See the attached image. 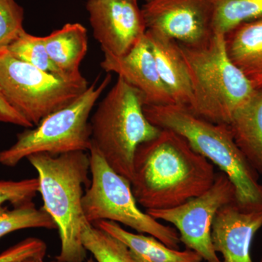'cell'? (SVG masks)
Masks as SVG:
<instances>
[{
	"instance_id": "9",
	"label": "cell",
	"mask_w": 262,
	"mask_h": 262,
	"mask_svg": "<svg viewBox=\"0 0 262 262\" xmlns=\"http://www.w3.org/2000/svg\"><path fill=\"white\" fill-rule=\"evenodd\" d=\"M232 202H235V189L228 177L220 172L213 185L201 195L173 208L146 212L155 220L172 224L181 243L205 261L222 262L212 244V225L219 210Z\"/></svg>"
},
{
	"instance_id": "31",
	"label": "cell",
	"mask_w": 262,
	"mask_h": 262,
	"mask_svg": "<svg viewBox=\"0 0 262 262\" xmlns=\"http://www.w3.org/2000/svg\"><path fill=\"white\" fill-rule=\"evenodd\" d=\"M260 262H262V256H261V261H260Z\"/></svg>"
},
{
	"instance_id": "7",
	"label": "cell",
	"mask_w": 262,
	"mask_h": 262,
	"mask_svg": "<svg viewBox=\"0 0 262 262\" xmlns=\"http://www.w3.org/2000/svg\"><path fill=\"white\" fill-rule=\"evenodd\" d=\"M90 151L91 184L82 198L84 218L91 225L99 221L117 222L149 234L169 248L179 250L177 229L164 225L138 207L131 183L106 163L94 146Z\"/></svg>"
},
{
	"instance_id": "11",
	"label": "cell",
	"mask_w": 262,
	"mask_h": 262,
	"mask_svg": "<svg viewBox=\"0 0 262 262\" xmlns=\"http://www.w3.org/2000/svg\"><path fill=\"white\" fill-rule=\"evenodd\" d=\"M86 8L94 37L104 54L125 56L145 36V23L136 3L125 0H89Z\"/></svg>"
},
{
	"instance_id": "24",
	"label": "cell",
	"mask_w": 262,
	"mask_h": 262,
	"mask_svg": "<svg viewBox=\"0 0 262 262\" xmlns=\"http://www.w3.org/2000/svg\"><path fill=\"white\" fill-rule=\"evenodd\" d=\"M39 192L38 178L20 181L0 180V206L10 203L13 206L32 201Z\"/></svg>"
},
{
	"instance_id": "12",
	"label": "cell",
	"mask_w": 262,
	"mask_h": 262,
	"mask_svg": "<svg viewBox=\"0 0 262 262\" xmlns=\"http://www.w3.org/2000/svg\"><path fill=\"white\" fill-rule=\"evenodd\" d=\"M101 67L108 73H116L118 77L140 91L144 97V106L174 104L173 98L160 78L145 36L125 56L104 54Z\"/></svg>"
},
{
	"instance_id": "3",
	"label": "cell",
	"mask_w": 262,
	"mask_h": 262,
	"mask_svg": "<svg viewBox=\"0 0 262 262\" xmlns=\"http://www.w3.org/2000/svg\"><path fill=\"white\" fill-rule=\"evenodd\" d=\"M27 160L37 170L42 208L57 226L61 239L59 262H84L87 251L81 241L85 223L82 201L89 179L90 155L79 151L59 155L37 153Z\"/></svg>"
},
{
	"instance_id": "5",
	"label": "cell",
	"mask_w": 262,
	"mask_h": 262,
	"mask_svg": "<svg viewBox=\"0 0 262 262\" xmlns=\"http://www.w3.org/2000/svg\"><path fill=\"white\" fill-rule=\"evenodd\" d=\"M144 105L140 91L118 77L90 120L92 145L114 170L130 182L138 146L161 131L146 118Z\"/></svg>"
},
{
	"instance_id": "15",
	"label": "cell",
	"mask_w": 262,
	"mask_h": 262,
	"mask_svg": "<svg viewBox=\"0 0 262 262\" xmlns=\"http://www.w3.org/2000/svg\"><path fill=\"white\" fill-rule=\"evenodd\" d=\"M230 61L254 89H262V16L237 24L224 34Z\"/></svg>"
},
{
	"instance_id": "20",
	"label": "cell",
	"mask_w": 262,
	"mask_h": 262,
	"mask_svg": "<svg viewBox=\"0 0 262 262\" xmlns=\"http://www.w3.org/2000/svg\"><path fill=\"white\" fill-rule=\"evenodd\" d=\"M213 32L225 34L237 24L262 16V0H210Z\"/></svg>"
},
{
	"instance_id": "18",
	"label": "cell",
	"mask_w": 262,
	"mask_h": 262,
	"mask_svg": "<svg viewBox=\"0 0 262 262\" xmlns=\"http://www.w3.org/2000/svg\"><path fill=\"white\" fill-rule=\"evenodd\" d=\"M52 61L68 75H80L81 62L89 48L87 29L79 23L67 24L62 28L43 37Z\"/></svg>"
},
{
	"instance_id": "8",
	"label": "cell",
	"mask_w": 262,
	"mask_h": 262,
	"mask_svg": "<svg viewBox=\"0 0 262 262\" xmlns=\"http://www.w3.org/2000/svg\"><path fill=\"white\" fill-rule=\"evenodd\" d=\"M89 87L82 74L50 73L20 61L8 51L0 54V89L34 127L50 114L73 103Z\"/></svg>"
},
{
	"instance_id": "10",
	"label": "cell",
	"mask_w": 262,
	"mask_h": 262,
	"mask_svg": "<svg viewBox=\"0 0 262 262\" xmlns=\"http://www.w3.org/2000/svg\"><path fill=\"white\" fill-rule=\"evenodd\" d=\"M141 10L146 30L180 44L199 46L214 34L210 0H148Z\"/></svg>"
},
{
	"instance_id": "16",
	"label": "cell",
	"mask_w": 262,
	"mask_h": 262,
	"mask_svg": "<svg viewBox=\"0 0 262 262\" xmlns=\"http://www.w3.org/2000/svg\"><path fill=\"white\" fill-rule=\"evenodd\" d=\"M92 225L125 245L134 262H202L203 260L192 250L173 249L153 236L128 232L117 222L99 221Z\"/></svg>"
},
{
	"instance_id": "4",
	"label": "cell",
	"mask_w": 262,
	"mask_h": 262,
	"mask_svg": "<svg viewBox=\"0 0 262 262\" xmlns=\"http://www.w3.org/2000/svg\"><path fill=\"white\" fill-rule=\"evenodd\" d=\"M179 44L192 84V100L188 110L208 121L229 125L256 90L229 59L225 35L214 33L199 46Z\"/></svg>"
},
{
	"instance_id": "14",
	"label": "cell",
	"mask_w": 262,
	"mask_h": 262,
	"mask_svg": "<svg viewBox=\"0 0 262 262\" xmlns=\"http://www.w3.org/2000/svg\"><path fill=\"white\" fill-rule=\"evenodd\" d=\"M145 37L160 78L168 90L174 104L189 108L192 100V84L179 42L148 30Z\"/></svg>"
},
{
	"instance_id": "27",
	"label": "cell",
	"mask_w": 262,
	"mask_h": 262,
	"mask_svg": "<svg viewBox=\"0 0 262 262\" xmlns=\"http://www.w3.org/2000/svg\"><path fill=\"white\" fill-rule=\"evenodd\" d=\"M45 256H34L32 257L24 258L18 262H44Z\"/></svg>"
},
{
	"instance_id": "29",
	"label": "cell",
	"mask_w": 262,
	"mask_h": 262,
	"mask_svg": "<svg viewBox=\"0 0 262 262\" xmlns=\"http://www.w3.org/2000/svg\"><path fill=\"white\" fill-rule=\"evenodd\" d=\"M125 1L130 2V3H136V4H137L138 0H125Z\"/></svg>"
},
{
	"instance_id": "6",
	"label": "cell",
	"mask_w": 262,
	"mask_h": 262,
	"mask_svg": "<svg viewBox=\"0 0 262 262\" xmlns=\"http://www.w3.org/2000/svg\"><path fill=\"white\" fill-rule=\"evenodd\" d=\"M111 81L110 74L99 84L95 81L73 103L50 114L35 127L19 133L13 145L0 151V165L15 167L37 153L59 155L89 151L92 146L90 115Z\"/></svg>"
},
{
	"instance_id": "28",
	"label": "cell",
	"mask_w": 262,
	"mask_h": 262,
	"mask_svg": "<svg viewBox=\"0 0 262 262\" xmlns=\"http://www.w3.org/2000/svg\"><path fill=\"white\" fill-rule=\"evenodd\" d=\"M86 262H96V260L94 259V258L91 257L89 258V259L87 260Z\"/></svg>"
},
{
	"instance_id": "1",
	"label": "cell",
	"mask_w": 262,
	"mask_h": 262,
	"mask_svg": "<svg viewBox=\"0 0 262 262\" xmlns=\"http://www.w3.org/2000/svg\"><path fill=\"white\" fill-rule=\"evenodd\" d=\"M214 166L187 139L161 129L138 146L131 188L137 203L147 210L167 209L201 195L213 185Z\"/></svg>"
},
{
	"instance_id": "30",
	"label": "cell",
	"mask_w": 262,
	"mask_h": 262,
	"mask_svg": "<svg viewBox=\"0 0 262 262\" xmlns=\"http://www.w3.org/2000/svg\"><path fill=\"white\" fill-rule=\"evenodd\" d=\"M51 262H59V261H57V260H55V261H52Z\"/></svg>"
},
{
	"instance_id": "32",
	"label": "cell",
	"mask_w": 262,
	"mask_h": 262,
	"mask_svg": "<svg viewBox=\"0 0 262 262\" xmlns=\"http://www.w3.org/2000/svg\"><path fill=\"white\" fill-rule=\"evenodd\" d=\"M146 1H148V0H146Z\"/></svg>"
},
{
	"instance_id": "17",
	"label": "cell",
	"mask_w": 262,
	"mask_h": 262,
	"mask_svg": "<svg viewBox=\"0 0 262 262\" xmlns=\"http://www.w3.org/2000/svg\"><path fill=\"white\" fill-rule=\"evenodd\" d=\"M229 126L239 149L262 175V89L234 115Z\"/></svg>"
},
{
	"instance_id": "21",
	"label": "cell",
	"mask_w": 262,
	"mask_h": 262,
	"mask_svg": "<svg viewBox=\"0 0 262 262\" xmlns=\"http://www.w3.org/2000/svg\"><path fill=\"white\" fill-rule=\"evenodd\" d=\"M81 241L96 262H134L125 245L88 222L82 226Z\"/></svg>"
},
{
	"instance_id": "23",
	"label": "cell",
	"mask_w": 262,
	"mask_h": 262,
	"mask_svg": "<svg viewBox=\"0 0 262 262\" xmlns=\"http://www.w3.org/2000/svg\"><path fill=\"white\" fill-rule=\"evenodd\" d=\"M24 8L15 0H0V54L24 31Z\"/></svg>"
},
{
	"instance_id": "25",
	"label": "cell",
	"mask_w": 262,
	"mask_h": 262,
	"mask_svg": "<svg viewBox=\"0 0 262 262\" xmlns=\"http://www.w3.org/2000/svg\"><path fill=\"white\" fill-rule=\"evenodd\" d=\"M47 246L44 241L29 237L0 253V262H18L34 256H46Z\"/></svg>"
},
{
	"instance_id": "19",
	"label": "cell",
	"mask_w": 262,
	"mask_h": 262,
	"mask_svg": "<svg viewBox=\"0 0 262 262\" xmlns=\"http://www.w3.org/2000/svg\"><path fill=\"white\" fill-rule=\"evenodd\" d=\"M57 229L54 221L43 208H38L32 201L9 209L0 206V239L20 229Z\"/></svg>"
},
{
	"instance_id": "13",
	"label": "cell",
	"mask_w": 262,
	"mask_h": 262,
	"mask_svg": "<svg viewBox=\"0 0 262 262\" xmlns=\"http://www.w3.org/2000/svg\"><path fill=\"white\" fill-rule=\"evenodd\" d=\"M262 227V212H246L235 202L226 204L217 212L211 229L215 252L224 262H253L251 246L253 237Z\"/></svg>"
},
{
	"instance_id": "26",
	"label": "cell",
	"mask_w": 262,
	"mask_h": 262,
	"mask_svg": "<svg viewBox=\"0 0 262 262\" xmlns=\"http://www.w3.org/2000/svg\"><path fill=\"white\" fill-rule=\"evenodd\" d=\"M0 122L31 128L34 125L20 115L7 100L0 89Z\"/></svg>"
},
{
	"instance_id": "22",
	"label": "cell",
	"mask_w": 262,
	"mask_h": 262,
	"mask_svg": "<svg viewBox=\"0 0 262 262\" xmlns=\"http://www.w3.org/2000/svg\"><path fill=\"white\" fill-rule=\"evenodd\" d=\"M8 51L15 58L45 72L62 76H72L66 75L52 61L45 46L43 37L32 35L24 30L10 45Z\"/></svg>"
},
{
	"instance_id": "2",
	"label": "cell",
	"mask_w": 262,
	"mask_h": 262,
	"mask_svg": "<svg viewBox=\"0 0 262 262\" xmlns=\"http://www.w3.org/2000/svg\"><path fill=\"white\" fill-rule=\"evenodd\" d=\"M152 125L168 129L187 139L193 149L228 177L235 189V203L246 212H262L259 174L239 149L227 124L214 123L175 104L144 106Z\"/></svg>"
}]
</instances>
